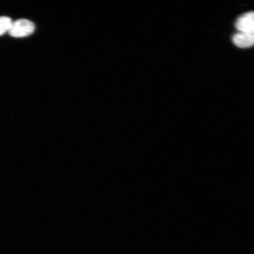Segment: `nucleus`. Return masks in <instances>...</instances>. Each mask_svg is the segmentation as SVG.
Here are the masks:
<instances>
[{"label": "nucleus", "instance_id": "1", "mask_svg": "<svg viewBox=\"0 0 254 254\" xmlns=\"http://www.w3.org/2000/svg\"><path fill=\"white\" fill-rule=\"evenodd\" d=\"M36 29L33 22L27 19H19L12 22L8 31L9 36L14 38H23L30 36Z\"/></svg>", "mask_w": 254, "mask_h": 254}, {"label": "nucleus", "instance_id": "2", "mask_svg": "<svg viewBox=\"0 0 254 254\" xmlns=\"http://www.w3.org/2000/svg\"><path fill=\"white\" fill-rule=\"evenodd\" d=\"M233 41L238 47L246 49L254 46V30L238 32L234 35Z\"/></svg>", "mask_w": 254, "mask_h": 254}, {"label": "nucleus", "instance_id": "3", "mask_svg": "<svg viewBox=\"0 0 254 254\" xmlns=\"http://www.w3.org/2000/svg\"><path fill=\"white\" fill-rule=\"evenodd\" d=\"M236 27L238 32L254 30V11L248 12L240 15L236 22Z\"/></svg>", "mask_w": 254, "mask_h": 254}, {"label": "nucleus", "instance_id": "4", "mask_svg": "<svg viewBox=\"0 0 254 254\" xmlns=\"http://www.w3.org/2000/svg\"><path fill=\"white\" fill-rule=\"evenodd\" d=\"M11 18L2 16L0 17V36L7 33L10 29L12 23Z\"/></svg>", "mask_w": 254, "mask_h": 254}]
</instances>
